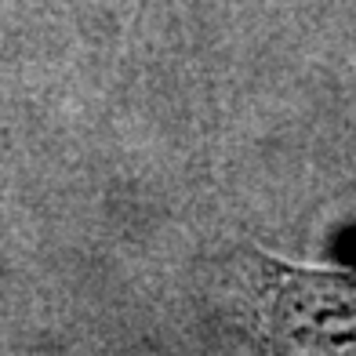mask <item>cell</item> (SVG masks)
I'll return each instance as SVG.
<instances>
[{"label": "cell", "instance_id": "cell-1", "mask_svg": "<svg viewBox=\"0 0 356 356\" xmlns=\"http://www.w3.org/2000/svg\"><path fill=\"white\" fill-rule=\"evenodd\" d=\"M251 298L266 356H356V269L254 254Z\"/></svg>", "mask_w": 356, "mask_h": 356}]
</instances>
